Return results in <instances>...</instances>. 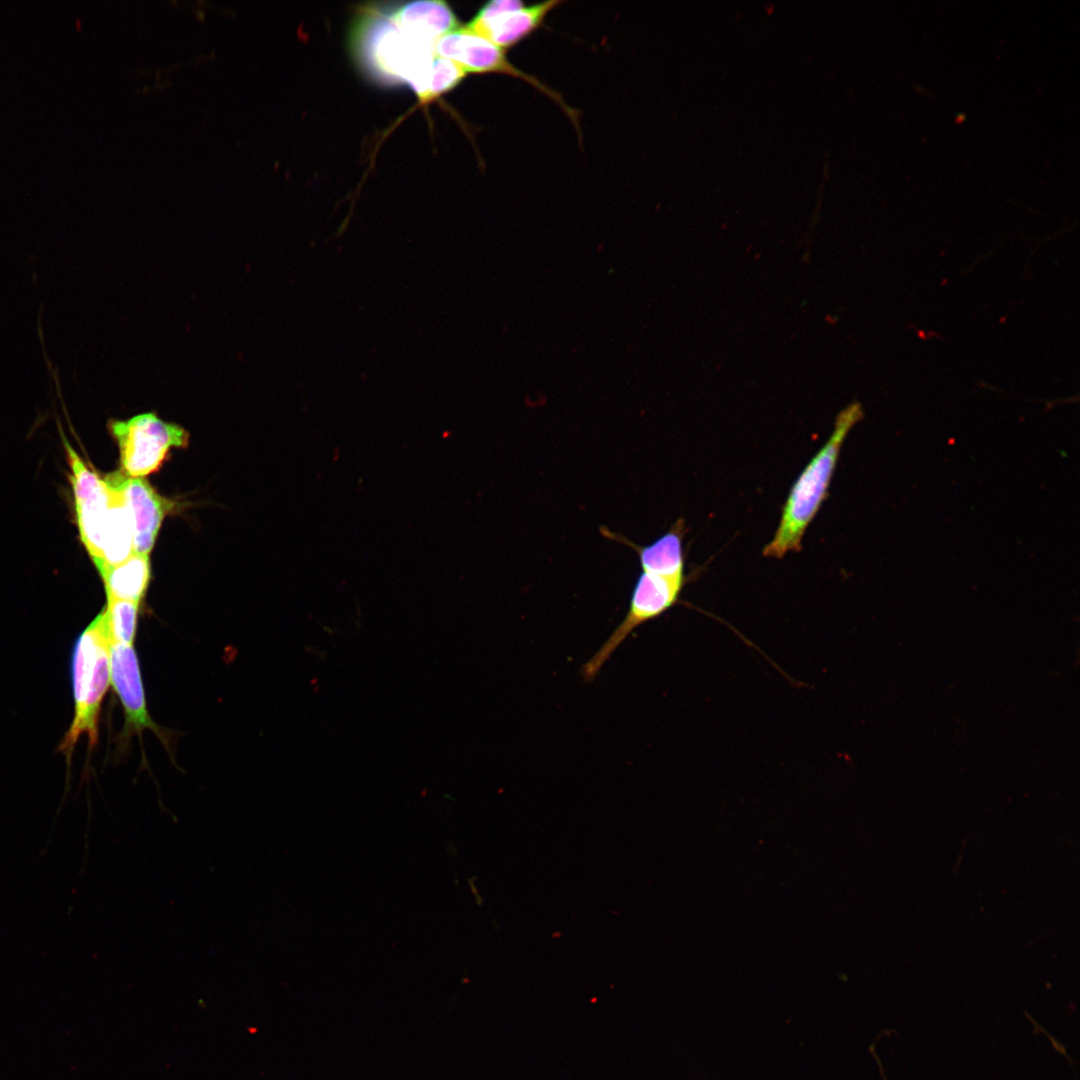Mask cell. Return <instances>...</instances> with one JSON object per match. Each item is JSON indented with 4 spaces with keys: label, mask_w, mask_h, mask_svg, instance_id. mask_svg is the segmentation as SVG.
<instances>
[{
    "label": "cell",
    "mask_w": 1080,
    "mask_h": 1080,
    "mask_svg": "<svg viewBox=\"0 0 1080 1080\" xmlns=\"http://www.w3.org/2000/svg\"><path fill=\"white\" fill-rule=\"evenodd\" d=\"M349 48L369 79L389 86L407 84L410 88L437 56L435 46L402 31L392 19L390 6L384 3L358 9L349 32Z\"/></svg>",
    "instance_id": "obj_1"
},
{
    "label": "cell",
    "mask_w": 1080,
    "mask_h": 1080,
    "mask_svg": "<svg viewBox=\"0 0 1080 1080\" xmlns=\"http://www.w3.org/2000/svg\"><path fill=\"white\" fill-rule=\"evenodd\" d=\"M862 417L863 409L857 401L850 403L837 415L828 440L793 484L777 530L763 549L764 556L780 559L788 552L801 550L806 528L826 498L844 439Z\"/></svg>",
    "instance_id": "obj_2"
},
{
    "label": "cell",
    "mask_w": 1080,
    "mask_h": 1080,
    "mask_svg": "<svg viewBox=\"0 0 1080 1080\" xmlns=\"http://www.w3.org/2000/svg\"><path fill=\"white\" fill-rule=\"evenodd\" d=\"M110 636L103 610L78 638L73 654L74 717L58 751L69 765L74 747L86 734L91 751L98 742L100 708L107 691Z\"/></svg>",
    "instance_id": "obj_3"
},
{
    "label": "cell",
    "mask_w": 1080,
    "mask_h": 1080,
    "mask_svg": "<svg viewBox=\"0 0 1080 1080\" xmlns=\"http://www.w3.org/2000/svg\"><path fill=\"white\" fill-rule=\"evenodd\" d=\"M109 428L119 447L123 473L134 478L158 471L171 449L189 443L184 428L160 419L154 412L111 420Z\"/></svg>",
    "instance_id": "obj_4"
},
{
    "label": "cell",
    "mask_w": 1080,
    "mask_h": 1080,
    "mask_svg": "<svg viewBox=\"0 0 1080 1080\" xmlns=\"http://www.w3.org/2000/svg\"><path fill=\"white\" fill-rule=\"evenodd\" d=\"M435 54L455 62L466 74L500 73L523 80L558 104L574 125L579 122L578 113L558 92L514 66L503 49L466 27L459 26L441 37L435 45Z\"/></svg>",
    "instance_id": "obj_5"
},
{
    "label": "cell",
    "mask_w": 1080,
    "mask_h": 1080,
    "mask_svg": "<svg viewBox=\"0 0 1080 1080\" xmlns=\"http://www.w3.org/2000/svg\"><path fill=\"white\" fill-rule=\"evenodd\" d=\"M684 584L685 577H667L642 571L635 583L625 618L584 664L585 680L596 676L612 653L633 630L674 606L679 601Z\"/></svg>",
    "instance_id": "obj_6"
},
{
    "label": "cell",
    "mask_w": 1080,
    "mask_h": 1080,
    "mask_svg": "<svg viewBox=\"0 0 1080 1080\" xmlns=\"http://www.w3.org/2000/svg\"><path fill=\"white\" fill-rule=\"evenodd\" d=\"M561 3L549 0L525 6L519 0H493L485 3L465 27L505 50L541 27Z\"/></svg>",
    "instance_id": "obj_7"
},
{
    "label": "cell",
    "mask_w": 1080,
    "mask_h": 1080,
    "mask_svg": "<svg viewBox=\"0 0 1080 1080\" xmlns=\"http://www.w3.org/2000/svg\"><path fill=\"white\" fill-rule=\"evenodd\" d=\"M109 675L113 689L124 708L126 736L141 733L145 729L154 732L166 744V736L150 717L140 666L134 645L111 643L109 649Z\"/></svg>",
    "instance_id": "obj_8"
},
{
    "label": "cell",
    "mask_w": 1080,
    "mask_h": 1080,
    "mask_svg": "<svg viewBox=\"0 0 1080 1080\" xmlns=\"http://www.w3.org/2000/svg\"><path fill=\"white\" fill-rule=\"evenodd\" d=\"M107 477L121 491L129 509L133 524V553L149 555L162 522L174 509L175 502L160 495L143 478L129 477L123 472Z\"/></svg>",
    "instance_id": "obj_9"
},
{
    "label": "cell",
    "mask_w": 1080,
    "mask_h": 1080,
    "mask_svg": "<svg viewBox=\"0 0 1080 1080\" xmlns=\"http://www.w3.org/2000/svg\"><path fill=\"white\" fill-rule=\"evenodd\" d=\"M397 26L417 41L435 46L444 35L459 27L450 6L439 0H420L390 4Z\"/></svg>",
    "instance_id": "obj_10"
},
{
    "label": "cell",
    "mask_w": 1080,
    "mask_h": 1080,
    "mask_svg": "<svg viewBox=\"0 0 1080 1080\" xmlns=\"http://www.w3.org/2000/svg\"><path fill=\"white\" fill-rule=\"evenodd\" d=\"M600 532L608 539L633 549L638 555L643 572L667 577H685L682 543L686 528L682 519L677 520L669 531L647 546H639L605 527L600 528Z\"/></svg>",
    "instance_id": "obj_11"
},
{
    "label": "cell",
    "mask_w": 1080,
    "mask_h": 1080,
    "mask_svg": "<svg viewBox=\"0 0 1080 1080\" xmlns=\"http://www.w3.org/2000/svg\"><path fill=\"white\" fill-rule=\"evenodd\" d=\"M107 599L127 600L140 604L150 579L149 555L132 553L124 561L99 571Z\"/></svg>",
    "instance_id": "obj_12"
},
{
    "label": "cell",
    "mask_w": 1080,
    "mask_h": 1080,
    "mask_svg": "<svg viewBox=\"0 0 1080 1080\" xmlns=\"http://www.w3.org/2000/svg\"><path fill=\"white\" fill-rule=\"evenodd\" d=\"M465 76L466 73L455 62L436 56L412 90L421 101H430L455 88Z\"/></svg>",
    "instance_id": "obj_13"
},
{
    "label": "cell",
    "mask_w": 1080,
    "mask_h": 1080,
    "mask_svg": "<svg viewBox=\"0 0 1080 1080\" xmlns=\"http://www.w3.org/2000/svg\"><path fill=\"white\" fill-rule=\"evenodd\" d=\"M140 604L107 599L106 621L111 643L134 645Z\"/></svg>",
    "instance_id": "obj_14"
},
{
    "label": "cell",
    "mask_w": 1080,
    "mask_h": 1080,
    "mask_svg": "<svg viewBox=\"0 0 1080 1080\" xmlns=\"http://www.w3.org/2000/svg\"><path fill=\"white\" fill-rule=\"evenodd\" d=\"M64 443L72 471L71 482L75 503H79L98 491L103 486L105 480L104 478H100L97 473L89 470L66 440H64Z\"/></svg>",
    "instance_id": "obj_15"
}]
</instances>
